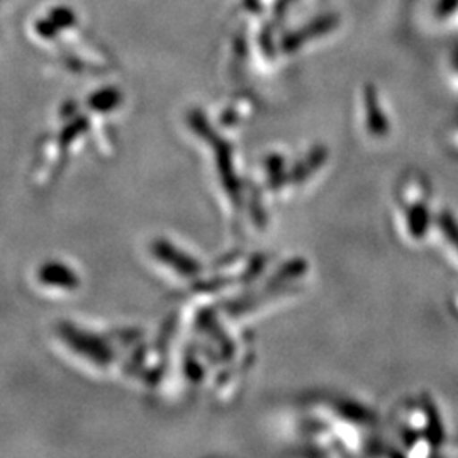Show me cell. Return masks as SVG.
I'll list each match as a JSON object with an SVG mask.
<instances>
[{"instance_id": "obj_1", "label": "cell", "mask_w": 458, "mask_h": 458, "mask_svg": "<svg viewBox=\"0 0 458 458\" xmlns=\"http://www.w3.org/2000/svg\"><path fill=\"white\" fill-rule=\"evenodd\" d=\"M60 335L64 336L66 344L73 348V352H77L79 355H82L89 360L96 361L98 365H106L113 359L111 348L106 344V342L83 329L70 327V325H62Z\"/></svg>"}, {"instance_id": "obj_2", "label": "cell", "mask_w": 458, "mask_h": 458, "mask_svg": "<svg viewBox=\"0 0 458 458\" xmlns=\"http://www.w3.org/2000/svg\"><path fill=\"white\" fill-rule=\"evenodd\" d=\"M336 26H338V16L336 14H327V16L314 19L306 28L285 36V39L282 41V48L285 51H294V49L301 48L304 43L311 41L312 38L329 33Z\"/></svg>"}, {"instance_id": "obj_3", "label": "cell", "mask_w": 458, "mask_h": 458, "mask_svg": "<svg viewBox=\"0 0 458 458\" xmlns=\"http://www.w3.org/2000/svg\"><path fill=\"white\" fill-rule=\"evenodd\" d=\"M39 280L49 285V287H56V289H65L72 291L79 287V277L77 274L62 262H47L41 265L39 268Z\"/></svg>"}, {"instance_id": "obj_4", "label": "cell", "mask_w": 458, "mask_h": 458, "mask_svg": "<svg viewBox=\"0 0 458 458\" xmlns=\"http://www.w3.org/2000/svg\"><path fill=\"white\" fill-rule=\"evenodd\" d=\"M155 257H158L162 262L168 263V265H174L179 274L185 276V277H192L199 274V263L194 262L192 259L185 257V253L182 255L179 250H175L172 245H166V243H155Z\"/></svg>"}, {"instance_id": "obj_5", "label": "cell", "mask_w": 458, "mask_h": 458, "mask_svg": "<svg viewBox=\"0 0 458 458\" xmlns=\"http://www.w3.org/2000/svg\"><path fill=\"white\" fill-rule=\"evenodd\" d=\"M365 104H367V117H369L370 131H374L376 134H382V132L386 131V119H384V115L380 113L374 87H367V90H365Z\"/></svg>"}, {"instance_id": "obj_6", "label": "cell", "mask_w": 458, "mask_h": 458, "mask_svg": "<svg viewBox=\"0 0 458 458\" xmlns=\"http://www.w3.org/2000/svg\"><path fill=\"white\" fill-rule=\"evenodd\" d=\"M89 102L94 111L107 113L117 107V104L121 102V94L117 89H104V90H98V94H94Z\"/></svg>"}, {"instance_id": "obj_7", "label": "cell", "mask_w": 458, "mask_h": 458, "mask_svg": "<svg viewBox=\"0 0 458 458\" xmlns=\"http://www.w3.org/2000/svg\"><path fill=\"white\" fill-rule=\"evenodd\" d=\"M85 128H87V123L83 121V117L81 119H77V121H73L72 124H68L65 128V131L62 134V141H64V145H70V143H73L83 131H85Z\"/></svg>"}, {"instance_id": "obj_8", "label": "cell", "mask_w": 458, "mask_h": 458, "mask_svg": "<svg viewBox=\"0 0 458 458\" xmlns=\"http://www.w3.org/2000/svg\"><path fill=\"white\" fill-rule=\"evenodd\" d=\"M73 19H75L73 14L70 11H66V9H62V13H56L53 16V21L56 22V26H70L73 22Z\"/></svg>"}, {"instance_id": "obj_9", "label": "cell", "mask_w": 458, "mask_h": 458, "mask_svg": "<svg viewBox=\"0 0 458 458\" xmlns=\"http://www.w3.org/2000/svg\"><path fill=\"white\" fill-rule=\"evenodd\" d=\"M294 0H277V4H276V16H282L287 9H289V5L293 4Z\"/></svg>"}, {"instance_id": "obj_10", "label": "cell", "mask_w": 458, "mask_h": 458, "mask_svg": "<svg viewBox=\"0 0 458 458\" xmlns=\"http://www.w3.org/2000/svg\"><path fill=\"white\" fill-rule=\"evenodd\" d=\"M245 5L248 9H257L259 5V0H245Z\"/></svg>"}]
</instances>
